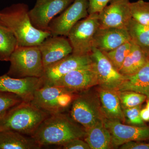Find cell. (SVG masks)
I'll list each match as a JSON object with an SVG mask.
<instances>
[{
  "instance_id": "27",
  "label": "cell",
  "mask_w": 149,
  "mask_h": 149,
  "mask_svg": "<svg viewBox=\"0 0 149 149\" xmlns=\"http://www.w3.org/2000/svg\"><path fill=\"white\" fill-rule=\"evenodd\" d=\"M122 108L141 105L148 98L145 95L131 91H116Z\"/></svg>"
},
{
  "instance_id": "2",
  "label": "cell",
  "mask_w": 149,
  "mask_h": 149,
  "mask_svg": "<svg viewBox=\"0 0 149 149\" xmlns=\"http://www.w3.org/2000/svg\"><path fill=\"white\" fill-rule=\"evenodd\" d=\"M71 117L62 113L49 116L39 125L31 137L42 148L62 146L72 139L84 138L86 131Z\"/></svg>"
},
{
  "instance_id": "32",
  "label": "cell",
  "mask_w": 149,
  "mask_h": 149,
  "mask_svg": "<svg viewBox=\"0 0 149 149\" xmlns=\"http://www.w3.org/2000/svg\"><path fill=\"white\" fill-rule=\"evenodd\" d=\"M121 149H149V143L141 141H130L120 146Z\"/></svg>"
},
{
  "instance_id": "13",
  "label": "cell",
  "mask_w": 149,
  "mask_h": 149,
  "mask_svg": "<svg viewBox=\"0 0 149 149\" xmlns=\"http://www.w3.org/2000/svg\"><path fill=\"white\" fill-rule=\"evenodd\" d=\"M109 3L98 13L100 27L126 29L132 19L130 1L111 0Z\"/></svg>"
},
{
  "instance_id": "25",
  "label": "cell",
  "mask_w": 149,
  "mask_h": 149,
  "mask_svg": "<svg viewBox=\"0 0 149 149\" xmlns=\"http://www.w3.org/2000/svg\"><path fill=\"white\" fill-rule=\"evenodd\" d=\"M133 44V42L131 40L112 50L103 53L118 71L125 58L130 52Z\"/></svg>"
},
{
  "instance_id": "7",
  "label": "cell",
  "mask_w": 149,
  "mask_h": 149,
  "mask_svg": "<svg viewBox=\"0 0 149 149\" xmlns=\"http://www.w3.org/2000/svg\"><path fill=\"white\" fill-rule=\"evenodd\" d=\"M99 27L98 13L89 14L78 21L67 37L72 47V54L90 55L93 48L94 36Z\"/></svg>"
},
{
  "instance_id": "33",
  "label": "cell",
  "mask_w": 149,
  "mask_h": 149,
  "mask_svg": "<svg viewBox=\"0 0 149 149\" xmlns=\"http://www.w3.org/2000/svg\"><path fill=\"white\" fill-rule=\"evenodd\" d=\"M140 115L141 118L144 121L148 122L149 121V111L146 108L141 109L140 111Z\"/></svg>"
},
{
  "instance_id": "29",
  "label": "cell",
  "mask_w": 149,
  "mask_h": 149,
  "mask_svg": "<svg viewBox=\"0 0 149 149\" xmlns=\"http://www.w3.org/2000/svg\"><path fill=\"white\" fill-rule=\"evenodd\" d=\"M125 122L128 124L136 126H144L145 123L140 115L141 105L129 108H123Z\"/></svg>"
},
{
  "instance_id": "11",
  "label": "cell",
  "mask_w": 149,
  "mask_h": 149,
  "mask_svg": "<svg viewBox=\"0 0 149 149\" xmlns=\"http://www.w3.org/2000/svg\"><path fill=\"white\" fill-rule=\"evenodd\" d=\"M104 123L111 134L113 148L130 141L149 140V126L125 125L118 120L106 118Z\"/></svg>"
},
{
  "instance_id": "30",
  "label": "cell",
  "mask_w": 149,
  "mask_h": 149,
  "mask_svg": "<svg viewBox=\"0 0 149 149\" xmlns=\"http://www.w3.org/2000/svg\"><path fill=\"white\" fill-rule=\"evenodd\" d=\"M111 0H88V13H99Z\"/></svg>"
},
{
  "instance_id": "26",
  "label": "cell",
  "mask_w": 149,
  "mask_h": 149,
  "mask_svg": "<svg viewBox=\"0 0 149 149\" xmlns=\"http://www.w3.org/2000/svg\"><path fill=\"white\" fill-rule=\"evenodd\" d=\"M132 18L140 24L149 26V2L139 0L130 2Z\"/></svg>"
},
{
  "instance_id": "18",
  "label": "cell",
  "mask_w": 149,
  "mask_h": 149,
  "mask_svg": "<svg viewBox=\"0 0 149 149\" xmlns=\"http://www.w3.org/2000/svg\"><path fill=\"white\" fill-rule=\"evenodd\" d=\"M103 113L106 119L125 122L122 107L116 91L99 87L97 89Z\"/></svg>"
},
{
  "instance_id": "15",
  "label": "cell",
  "mask_w": 149,
  "mask_h": 149,
  "mask_svg": "<svg viewBox=\"0 0 149 149\" xmlns=\"http://www.w3.org/2000/svg\"><path fill=\"white\" fill-rule=\"evenodd\" d=\"M91 56H77L71 54L61 60L45 68L41 79L43 85H52L68 73L92 64Z\"/></svg>"
},
{
  "instance_id": "17",
  "label": "cell",
  "mask_w": 149,
  "mask_h": 149,
  "mask_svg": "<svg viewBox=\"0 0 149 149\" xmlns=\"http://www.w3.org/2000/svg\"><path fill=\"white\" fill-rule=\"evenodd\" d=\"M130 40L126 29L99 27L94 36L93 47L105 52L112 50Z\"/></svg>"
},
{
  "instance_id": "20",
  "label": "cell",
  "mask_w": 149,
  "mask_h": 149,
  "mask_svg": "<svg viewBox=\"0 0 149 149\" xmlns=\"http://www.w3.org/2000/svg\"><path fill=\"white\" fill-rule=\"evenodd\" d=\"M41 147L32 137L11 130L0 131V149H38Z\"/></svg>"
},
{
  "instance_id": "8",
  "label": "cell",
  "mask_w": 149,
  "mask_h": 149,
  "mask_svg": "<svg viewBox=\"0 0 149 149\" xmlns=\"http://www.w3.org/2000/svg\"><path fill=\"white\" fill-rule=\"evenodd\" d=\"M88 7V0H74L60 15L52 19L48 31L52 36L67 37L72 27L89 15Z\"/></svg>"
},
{
  "instance_id": "23",
  "label": "cell",
  "mask_w": 149,
  "mask_h": 149,
  "mask_svg": "<svg viewBox=\"0 0 149 149\" xmlns=\"http://www.w3.org/2000/svg\"><path fill=\"white\" fill-rule=\"evenodd\" d=\"M126 29L131 40L142 49L147 58L149 55V26L140 24L132 18Z\"/></svg>"
},
{
  "instance_id": "3",
  "label": "cell",
  "mask_w": 149,
  "mask_h": 149,
  "mask_svg": "<svg viewBox=\"0 0 149 149\" xmlns=\"http://www.w3.org/2000/svg\"><path fill=\"white\" fill-rule=\"evenodd\" d=\"M49 116L31 102L22 101L12 108L0 120V131L13 130L32 136Z\"/></svg>"
},
{
  "instance_id": "31",
  "label": "cell",
  "mask_w": 149,
  "mask_h": 149,
  "mask_svg": "<svg viewBox=\"0 0 149 149\" xmlns=\"http://www.w3.org/2000/svg\"><path fill=\"white\" fill-rule=\"evenodd\" d=\"M62 146L64 149H91L88 144L81 139H72Z\"/></svg>"
},
{
  "instance_id": "22",
  "label": "cell",
  "mask_w": 149,
  "mask_h": 149,
  "mask_svg": "<svg viewBox=\"0 0 149 149\" xmlns=\"http://www.w3.org/2000/svg\"><path fill=\"white\" fill-rule=\"evenodd\" d=\"M148 61L145 53L133 42L130 52L118 71L124 76L132 75L138 72Z\"/></svg>"
},
{
  "instance_id": "12",
  "label": "cell",
  "mask_w": 149,
  "mask_h": 149,
  "mask_svg": "<svg viewBox=\"0 0 149 149\" xmlns=\"http://www.w3.org/2000/svg\"><path fill=\"white\" fill-rule=\"evenodd\" d=\"M98 85L97 73L92 63V64L70 71L52 85L63 87L77 93Z\"/></svg>"
},
{
  "instance_id": "4",
  "label": "cell",
  "mask_w": 149,
  "mask_h": 149,
  "mask_svg": "<svg viewBox=\"0 0 149 149\" xmlns=\"http://www.w3.org/2000/svg\"><path fill=\"white\" fill-rule=\"evenodd\" d=\"M10 63L6 73L12 77L40 78L44 75L45 67L38 46L17 47L11 56Z\"/></svg>"
},
{
  "instance_id": "6",
  "label": "cell",
  "mask_w": 149,
  "mask_h": 149,
  "mask_svg": "<svg viewBox=\"0 0 149 149\" xmlns=\"http://www.w3.org/2000/svg\"><path fill=\"white\" fill-rule=\"evenodd\" d=\"M76 94L63 87L44 85L35 92L30 102L51 115L61 113L72 104Z\"/></svg>"
},
{
  "instance_id": "28",
  "label": "cell",
  "mask_w": 149,
  "mask_h": 149,
  "mask_svg": "<svg viewBox=\"0 0 149 149\" xmlns=\"http://www.w3.org/2000/svg\"><path fill=\"white\" fill-rule=\"evenodd\" d=\"M23 101L16 95L0 92V120L12 108Z\"/></svg>"
},
{
  "instance_id": "16",
  "label": "cell",
  "mask_w": 149,
  "mask_h": 149,
  "mask_svg": "<svg viewBox=\"0 0 149 149\" xmlns=\"http://www.w3.org/2000/svg\"><path fill=\"white\" fill-rule=\"evenodd\" d=\"M45 68L72 54V49L68 38L51 36L38 46Z\"/></svg>"
},
{
  "instance_id": "14",
  "label": "cell",
  "mask_w": 149,
  "mask_h": 149,
  "mask_svg": "<svg viewBox=\"0 0 149 149\" xmlns=\"http://www.w3.org/2000/svg\"><path fill=\"white\" fill-rule=\"evenodd\" d=\"M43 86L41 77L13 78L7 74L0 76V92L13 93L24 102L32 101L35 92Z\"/></svg>"
},
{
  "instance_id": "9",
  "label": "cell",
  "mask_w": 149,
  "mask_h": 149,
  "mask_svg": "<svg viewBox=\"0 0 149 149\" xmlns=\"http://www.w3.org/2000/svg\"><path fill=\"white\" fill-rule=\"evenodd\" d=\"M90 56L97 73L99 87L117 91L125 76L115 68L101 51L93 47Z\"/></svg>"
},
{
  "instance_id": "35",
  "label": "cell",
  "mask_w": 149,
  "mask_h": 149,
  "mask_svg": "<svg viewBox=\"0 0 149 149\" xmlns=\"http://www.w3.org/2000/svg\"><path fill=\"white\" fill-rule=\"evenodd\" d=\"M147 59H148V61H149V55L147 56Z\"/></svg>"
},
{
  "instance_id": "24",
  "label": "cell",
  "mask_w": 149,
  "mask_h": 149,
  "mask_svg": "<svg viewBox=\"0 0 149 149\" xmlns=\"http://www.w3.org/2000/svg\"><path fill=\"white\" fill-rule=\"evenodd\" d=\"M17 47L15 36L0 22V61H9L12 54Z\"/></svg>"
},
{
  "instance_id": "5",
  "label": "cell",
  "mask_w": 149,
  "mask_h": 149,
  "mask_svg": "<svg viewBox=\"0 0 149 149\" xmlns=\"http://www.w3.org/2000/svg\"><path fill=\"white\" fill-rule=\"evenodd\" d=\"M90 89L76 94L70 111L71 118L85 130L103 122L105 119L97 90Z\"/></svg>"
},
{
  "instance_id": "10",
  "label": "cell",
  "mask_w": 149,
  "mask_h": 149,
  "mask_svg": "<svg viewBox=\"0 0 149 149\" xmlns=\"http://www.w3.org/2000/svg\"><path fill=\"white\" fill-rule=\"evenodd\" d=\"M74 0H37L29 15L32 25L37 29L48 31L49 25L56 15L62 12Z\"/></svg>"
},
{
  "instance_id": "19",
  "label": "cell",
  "mask_w": 149,
  "mask_h": 149,
  "mask_svg": "<svg viewBox=\"0 0 149 149\" xmlns=\"http://www.w3.org/2000/svg\"><path fill=\"white\" fill-rule=\"evenodd\" d=\"M122 91L141 93L149 99V61L135 74L125 76L116 91Z\"/></svg>"
},
{
  "instance_id": "1",
  "label": "cell",
  "mask_w": 149,
  "mask_h": 149,
  "mask_svg": "<svg viewBox=\"0 0 149 149\" xmlns=\"http://www.w3.org/2000/svg\"><path fill=\"white\" fill-rule=\"evenodd\" d=\"M29 11L28 6L24 3L14 4L0 11V22L13 32L17 47L39 46L51 36L49 32L33 26Z\"/></svg>"
},
{
  "instance_id": "21",
  "label": "cell",
  "mask_w": 149,
  "mask_h": 149,
  "mask_svg": "<svg viewBox=\"0 0 149 149\" xmlns=\"http://www.w3.org/2000/svg\"><path fill=\"white\" fill-rule=\"evenodd\" d=\"M84 139L91 149L113 148L111 134L104 122L85 130Z\"/></svg>"
},
{
  "instance_id": "34",
  "label": "cell",
  "mask_w": 149,
  "mask_h": 149,
  "mask_svg": "<svg viewBox=\"0 0 149 149\" xmlns=\"http://www.w3.org/2000/svg\"><path fill=\"white\" fill-rule=\"evenodd\" d=\"M148 99L147 100V105L146 108L147 109H148V111H149V99Z\"/></svg>"
}]
</instances>
